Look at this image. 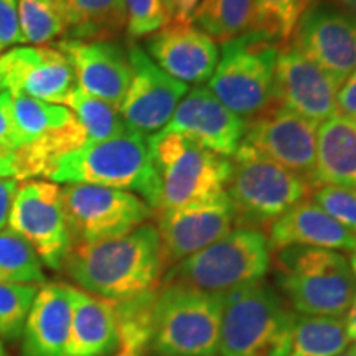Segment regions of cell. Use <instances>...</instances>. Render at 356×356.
I'll use <instances>...</instances> for the list:
<instances>
[{
  "label": "cell",
  "mask_w": 356,
  "mask_h": 356,
  "mask_svg": "<svg viewBox=\"0 0 356 356\" xmlns=\"http://www.w3.org/2000/svg\"><path fill=\"white\" fill-rule=\"evenodd\" d=\"M63 269L81 291L106 300L152 292L165 274L159 231L145 222L121 238L73 246Z\"/></svg>",
  "instance_id": "obj_1"
},
{
  "label": "cell",
  "mask_w": 356,
  "mask_h": 356,
  "mask_svg": "<svg viewBox=\"0 0 356 356\" xmlns=\"http://www.w3.org/2000/svg\"><path fill=\"white\" fill-rule=\"evenodd\" d=\"M53 184L99 185L134 191L157 211L160 177L155 168L149 139L127 129L124 134L86 144L63 155L47 175Z\"/></svg>",
  "instance_id": "obj_2"
},
{
  "label": "cell",
  "mask_w": 356,
  "mask_h": 356,
  "mask_svg": "<svg viewBox=\"0 0 356 356\" xmlns=\"http://www.w3.org/2000/svg\"><path fill=\"white\" fill-rule=\"evenodd\" d=\"M275 282L297 314L343 317L356 292L350 261L338 251L289 246L275 251Z\"/></svg>",
  "instance_id": "obj_3"
},
{
  "label": "cell",
  "mask_w": 356,
  "mask_h": 356,
  "mask_svg": "<svg viewBox=\"0 0 356 356\" xmlns=\"http://www.w3.org/2000/svg\"><path fill=\"white\" fill-rule=\"evenodd\" d=\"M270 252L269 238L259 228L236 226L210 246L172 266L163 274L162 286L180 284L225 293L264 279L273 262Z\"/></svg>",
  "instance_id": "obj_4"
},
{
  "label": "cell",
  "mask_w": 356,
  "mask_h": 356,
  "mask_svg": "<svg viewBox=\"0 0 356 356\" xmlns=\"http://www.w3.org/2000/svg\"><path fill=\"white\" fill-rule=\"evenodd\" d=\"M293 315L279 293L262 280L225 292L218 353L287 356Z\"/></svg>",
  "instance_id": "obj_5"
},
{
  "label": "cell",
  "mask_w": 356,
  "mask_h": 356,
  "mask_svg": "<svg viewBox=\"0 0 356 356\" xmlns=\"http://www.w3.org/2000/svg\"><path fill=\"white\" fill-rule=\"evenodd\" d=\"M222 293L168 284L155 296L150 350L159 356L218 353Z\"/></svg>",
  "instance_id": "obj_6"
},
{
  "label": "cell",
  "mask_w": 356,
  "mask_h": 356,
  "mask_svg": "<svg viewBox=\"0 0 356 356\" xmlns=\"http://www.w3.org/2000/svg\"><path fill=\"white\" fill-rule=\"evenodd\" d=\"M149 149L160 177L155 213L207 202L226 191L233 173L231 159L213 154L180 134L162 131L149 137Z\"/></svg>",
  "instance_id": "obj_7"
},
{
  "label": "cell",
  "mask_w": 356,
  "mask_h": 356,
  "mask_svg": "<svg viewBox=\"0 0 356 356\" xmlns=\"http://www.w3.org/2000/svg\"><path fill=\"white\" fill-rule=\"evenodd\" d=\"M221 44L208 89L231 113L249 121L274 104V71L282 44L256 30Z\"/></svg>",
  "instance_id": "obj_8"
},
{
  "label": "cell",
  "mask_w": 356,
  "mask_h": 356,
  "mask_svg": "<svg viewBox=\"0 0 356 356\" xmlns=\"http://www.w3.org/2000/svg\"><path fill=\"white\" fill-rule=\"evenodd\" d=\"M231 160L233 173L226 193L236 210L238 225L249 228L273 225L312 193L304 178L241 144Z\"/></svg>",
  "instance_id": "obj_9"
},
{
  "label": "cell",
  "mask_w": 356,
  "mask_h": 356,
  "mask_svg": "<svg viewBox=\"0 0 356 356\" xmlns=\"http://www.w3.org/2000/svg\"><path fill=\"white\" fill-rule=\"evenodd\" d=\"M10 96L20 144L17 181L47 177L58 159L86 144V132L68 108Z\"/></svg>",
  "instance_id": "obj_10"
},
{
  "label": "cell",
  "mask_w": 356,
  "mask_h": 356,
  "mask_svg": "<svg viewBox=\"0 0 356 356\" xmlns=\"http://www.w3.org/2000/svg\"><path fill=\"white\" fill-rule=\"evenodd\" d=\"M61 200L73 246L121 238L155 215L137 195L109 186L66 185Z\"/></svg>",
  "instance_id": "obj_11"
},
{
  "label": "cell",
  "mask_w": 356,
  "mask_h": 356,
  "mask_svg": "<svg viewBox=\"0 0 356 356\" xmlns=\"http://www.w3.org/2000/svg\"><path fill=\"white\" fill-rule=\"evenodd\" d=\"M7 225L35 249L42 264L53 270L63 269L73 238L58 184L30 180L19 185Z\"/></svg>",
  "instance_id": "obj_12"
},
{
  "label": "cell",
  "mask_w": 356,
  "mask_h": 356,
  "mask_svg": "<svg viewBox=\"0 0 356 356\" xmlns=\"http://www.w3.org/2000/svg\"><path fill=\"white\" fill-rule=\"evenodd\" d=\"M318 124L274 102L246 121L241 145L304 178L314 190Z\"/></svg>",
  "instance_id": "obj_13"
},
{
  "label": "cell",
  "mask_w": 356,
  "mask_h": 356,
  "mask_svg": "<svg viewBox=\"0 0 356 356\" xmlns=\"http://www.w3.org/2000/svg\"><path fill=\"white\" fill-rule=\"evenodd\" d=\"M127 56L132 76L119 111L131 131L154 136L170 121L188 84L168 76L137 43H129Z\"/></svg>",
  "instance_id": "obj_14"
},
{
  "label": "cell",
  "mask_w": 356,
  "mask_h": 356,
  "mask_svg": "<svg viewBox=\"0 0 356 356\" xmlns=\"http://www.w3.org/2000/svg\"><path fill=\"white\" fill-rule=\"evenodd\" d=\"M289 43L340 84L356 70V20L328 2L310 3Z\"/></svg>",
  "instance_id": "obj_15"
},
{
  "label": "cell",
  "mask_w": 356,
  "mask_h": 356,
  "mask_svg": "<svg viewBox=\"0 0 356 356\" xmlns=\"http://www.w3.org/2000/svg\"><path fill=\"white\" fill-rule=\"evenodd\" d=\"M157 225L165 273L177 262L210 246L238 225L228 193L175 210L159 211Z\"/></svg>",
  "instance_id": "obj_16"
},
{
  "label": "cell",
  "mask_w": 356,
  "mask_h": 356,
  "mask_svg": "<svg viewBox=\"0 0 356 356\" xmlns=\"http://www.w3.org/2000/svg\"><path fill=\"white\" fill-rule=\"evenodd\" d=\"M74 88V71L58 48L29 44L0 53V92L65 104Z\"/></svg>",
  "instance_id": "obj_17"
},
{
  "label": "cell",
  "mask_w": 356,
  "mask_h": 356,
  "mask_svg": "<svg viewBox=\"0 0 356 356\" xmlns=\"http://www.w3.org/2000/svg\"><path fill=\"white\" fill-rule=\"evenodd\" d=\"M341 84L291 43L280 48L274 71V102L315 124L337 115Z\"/></svg>",
  "instance_id": "obj_18"
},
{
  "label": "cell",
  "mask_w": 356,
  "mask_h": 356,
  "mask_svg": "<svg viewBox=\"0 0 356 356\" xmlns=\"http://www.w3.org/2000/svg\"><path fill=\"white\" fill-rule=\"evenodd\" d=\"M246 121L226 108L208 88L185 95L162 132L185 136L210 152L231 159L241 144ZM160 132V131H159Z\"/></svg>",
  "instance_id": "obj_19"
},
{
  "label": "cell",
  "mask_w": 356,
  "mask_h": 356,
  "mask_svg": "<svg viewBox=\"0 0 356 356\" xmlns=\"http://www.w3.org/2000/svg\"><path fill=\"white\" fill-rule=\"evenodd\" d=\"M74 71L76 86L121 108L132 70L127 50L114 40L65 38L55 44Z\"/></svg>",
  "instance_id": "obj_20"
},
{
  "label": "cell",
  "mask_w": 356,
  "mask_h": 356,
  "mask_svg": "<svg viewBox=\"0 0 356 356\" xmlns=\"http://www.w3.org/2000/svg\"><path fill=\"white\" fill-rule=\"evenodd\" d=\"M147 55L168 76L185 84H202L215 73L220 48L197 25L168 24L145 42Z\"/></svg>",
  "instance_id": "obj_21"
},
{
  "label": "cell",
  "mask_w": 356,
  "mask_h": 356,
  "mask_svg": "<svg viewBox=\"0 0 356 356\" xmlns=\"http://www.w3.org/2000/svg\"><path fill=\"white\" fill-rule=\"evenodd\" d=\"M71 312V286L40 287L22 333V356H66Z\"/></svg>",
  "instance_id": "obj_22"
},
{
  "label": "cell",
  "mask_w": 356,
  "mask_h": 356,
  "mask_svg": "<svg viewBox=\"0 0 356 356\" xmlns=\"http://www.w3.org/2000/svg\"><path fill=\"white\" fill-rule=\"evenodd\" d=\"M269 244L274 251L307 246L351 252L356 246V234L328 216L312 200H304L270 225Z\"/></svg>",
  "instance_id": "obj_23"
},
{
  "label": "cell",
  "mask_w": 356,
  "mask_h": 356,
  "mask_svg": "<svg viewBox=\"0 0 356 356\" xmlns=\"http://www.w3.org/2000/svg\"><path fill=\"white\" fill-rule=\"evenodd\" d=\"M71 330L66 356H109L118 348L115 302L71 287Z\"/></svg>",
  "instance_id": "obj_24"
},
{
  "label": "cell",
  "mask_w": 356,
  "mask_h": 356,
  "mask_svg": "<svg viewBox=\"0 0 356 356\" xmlns=\"http://www.w3.org/2000/svg\"><path fill=\"white\" fill-rule=\"evenodd\" d=\"M320 185L356 190V119L337 114L318 126L314 188Z\"/></svg>",
  "instance_id": "obj_25"
},
{
  "label": "cell",
  "mask_w": 356,
  "mask_h": 356,
  "mask_svg": "<svg viewBox=\"0 0 356 356\" xmlns=\"http://www.w3.org/2000/svg\"><path fill=\"white\" fill-rule=\"evenodd\" d=\"M65 35L74 40H114L127 26L124 0H56Z\"/></svg>",
  "instance_id": "obj_26"
},
{
  "label": "cell",
  "mask_w": 356,
  "mask_h": 356,
  "mask_svg": "<svg viewBox=\"0 0 356 356\" xmlns=\"http://www.w3.org/2000/svg\"><path fill=\"white\" fill-rule=\"evenodd\" d=\"M343 317L293 315L287 341V356H337L348 348Z\"/></svg>",
  "instance_id": "obj_27"
},
{
  "label": "cell",
  "mask_w": 356,
  "mask_h": 356,
  "mask_svg": "<svg viewBox=\"0 0 356 356\" xmlns=\"http://www.w3.org/2000/svg\"><path fill=\"white\" fill-rule=\"evenodd\" d=\"M256 0H202L195 12L193 24L225 43L254 29Z\"/></svg>",
  "instance_id": "obj_28"
},
{
  "label": "cell",
  "mask_w": 356,
  "mask_h": 356,
  "mask_svg": "<svg viewBox=\"0 0 356 356\" xmlns=\"http://www.w3.org/2000/svg\"><path fill=\"white\" fill-rule=\"evenodd\" d=\"M157 291L115 302L118 351L113 356H147L152 341V309Z\"/></svg>",
  "instance_id": "obj_29"
},
{
  "label": "cell",
  "mask_w": 356,
  "mask_h": 356,
  "mask_svg": "<svg viewBox=\"0 0 356 356\" xmlns=\"http://www.w3.org/2000/svg\"><path fill=\"white\" fill-rule=\"evenodd\" d=\"M78 122L86 132V142L108 140L111 137L119 136L127 131L121 111L111 102L99 97L88 95L81 88L76 86L70 92L65 101Z\"/></svg>",
  "instance_id": "obj_30"
},
{
  "label": "cell",
  "mask_w": 356,
  "mask_h": 356,
  "mask_svg": "<svg viewBox=\"0 0 356 356\" xmlns=\"http://www.w3.org/2000/svg\"><path fill=\"white\" fill-rule=\"evenodd\" d=\"M47 282L35 249L10 228L0 229V284L40 286Z\"/></svg>",
  "instance_id": "obj_31"
},
{
  "label": "cell",
  "mask_w": 356,
  "mask_h": 356,
  "mask_svg": "<svg viewBox=\"0 0 356 356\" xmlns=\"http://www.w3.org/2000/svg\"><path fill=\"white\" fill-rule=\"evenodd\" d=\"M24 43L44 47L65 35V22L56 0H17Z\"/></svg>",
  "instance_id": "obj_32"
},
{
  "label": "cell",
  "mask_w": 356,
  "mask_h": 356,
  "mask_svg": "<svg viewBox=\"0 0 356 356\" xmlns=\"http://www.w3.org/2000/svg\"><path fill=\"white\" fill-rule=\"evenodd\" d=\"M314 0H256L254 29L279 44H287L300 17Z\"/></svg>",
  "instance_id": "obj_33"
},
{
  "label": "cell",
  "mask_w": 356,
  "mask_h": 356,
  "mask_svg": "<svg viewBox=\"0 0 356 356\" xmlns=\"http://www.w3.org/2000/svg\"><path fill=\"white\" fill-rule=\"evenodd\" d=\"M38 289V286L0 284V341L20 340Z\"/></svg>",
  "instance_id": "obj_34"
},
{
  "label": "cell",
  "mask_w": 356,
  "mask_h": 356,
  "mask_svg": "<svg viewBox=\"0 0 356 356\" xmlns=\"http://www.w3.org/2000/svg\"><path fill=\"white\" fill-rule=\"evenodd\" d=\"M312 202L343 228L356 234V190L335 185H320L312 190Z\"/></svg>",
  "instance_id": "obj_35"
},
{
  "label": "cell",
  "mask_w": 356,
  "mask_h": 356,
  "mask_svg": "<svg viewBox=\"0 0 356 356\" xmlns=\"http://www.w3.org/2000/svg\"><path fill=\"white\" fill-rule=\"evenodd\" d=\"M127 12L126 32L132 40L150 37L170 24L162 0H124Z\"/></svg>",
  "instance_id": "obj_36"
},
{
  "label": "cell",
  "mask_w": 356,
  "mask_h": 356,
  "mask_svg": "<svg viewBox=\"0 0 356 356\" xmlns=\"http://www.w3.org/2000/svg\"><path fill=\"white\" fill-rule=\"evenodd\" d=\"M19 134L13 121L10 92H0V178L17 180L19 168Z\"/></svg>",
  "instance_id": "obj_37"
},
{
  "label": "cell",
  "mask_w": 356,
  "mask_h": 356,
  "mask_svg": "<svg viewBox=\"0 0 356 356\" xmlns=\"http://www.w3.org/2000/svg\"><path fill=\"white\" fill-rule=\"evenodd\" d=\"M19 43H24V37L20 32L17 0H0V53Z\"/></svg>",
  "instance_id": "obj_38"
},
{
  "label": "cell",
  "mask_w": 356,
  "mask_h": 356,
  "mask_svg": "<svg viewBox=\"0 0 356 356\" xmlns=\"http://www.w3.org/2000/svg\"><path fill=\"white\" fill-rule=\"evenodd\" d=\"M202 0H162L168 22L175 25L193 24L195 12Z\"/></svg>",
  "instance_id": "obj_39"
},
{
  "label": "cell",
  "mask_w": 356,
  "mask_h": 356,
  "mask_svg": "<svg viewBox=\"0 0 356 356\" xmlns=\"http://www.w3.org/2000/svg\"><path fill=\"white\" fill-rule=\"evenodd\" d=\"M337 114L356 119V70L345 79L337 92Z\"/></svg>",
  "instance_id": "obj_40"
},
{
  "label": "cell",
  "mask_w": 356,
  "mask_h": 356,
  "mask_svg": "<svg viewBox=\"0 0 356 356\" xmlns=\"http://www.w3.org/2000/svg\"><path fill=\"white\" fill-rule=\"evenodd\" d=\"M17 188H19V181L10 180V178H0V229L7 225L8 213L15 197Z\"/></svg>",
  "instance_id": "obj_41"
},
{
  "label": "cell",
  "mask_w": 356,
  "mask_h": 356,
  "mask_svg": "<svg viewBox=\"0 0 356 356\" xmlns=\"http://www.w3.org/2000/svg\"><path fill=\"white\" fill-rule=\"evenodd\" d=\"M343 322L346 328V335H348L350 341H355L356 343V292H355L353 300H351V304L348 307V310L345 312Z\"/></svg>",
  "instance_id": "obj_42"
},
{
  "label": "cell",
  "mask_w": 356,
  "mask_h": 356,
  "mask_svg": "<svg viewBox=\"0 0 356 356\" xmlns=\"http://www.w3.org/2000/svg\"><path fill=\"white\" fill-rule=\"evenodd\" d=\"M327 2L340 8L341 12H345L346 15L356 20V0H327Z\"/></svg>",
  "instance_id": "obj_43"
},
{
  "label": "cell",
  "mask_w": 356,
  "mask_h": 356,
  "mask_svg": "<svg viewBox=\"0 0 356 356\" xmlns=\"http://www.w3.org/2000/svg\"><path fill=\"white\" fill-rule=\"evenodd\" d=\"M337 356H356V343H353L350 346V348H346L341 351V353H338Z\"/></svg>",
  "instance_id": "obj_44"
},
{
  "label": "cell",
  "mask_w": 356,
  "mask_h": 356,
  "mask_svg": "<svg viewBox=\"0 0 356 356\" xmlns=\"http://www.w3.org/2000/svg\"><path fill=\"white\" fill-rule=\"evenodd\" d=\"M350 266H351V270H353L355 277H356V246L353 251H351V257H350Z\"/></svg>",
  "instance_id": "obj_45"
},
{
  "label": "cell",
  "mask_w": 356,
  "mask_h": 356,
  "mask_svg": "<svg viewBox=\"0 0 356 356\" xmlns=\"http://www.w3.org/2000/svg\"><path fill=\"white\" fill-rule=\"evenodd\" d=\"M0 356H10L6 348V345H3V341H0Z\"/></svg>",
  "instance_id": "obj_46"
}]
</instances>
